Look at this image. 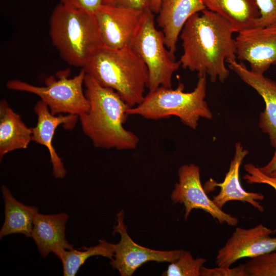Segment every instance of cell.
<instances>
[{
  "label": "cell",
  "mask_w": 276,
  "mask_h": 276,
  "mask_svg": "<svg viewBox=\"0 0 276 276\" xmlns=\"http://www.w3.org/2000/svg\"><path fill=\"white\" fill-rule=\"evenodd\" d=\"M34 111L37 116V122L35 127H31L32 141L43 145L48 149L54 176L56 178H63L66 171L52 144L53 137L56 128L60 125L65 129H73L79 116L71 114L53 115L48 106L41 100L34 105Z\"/></svg>",
  "instance_id": "cell-13"
},
{
  "label": "cell",
  "mask_w": 276,
  "mask_h": 276,
  "mask_svg": "<svg viewBox=\"0 0 276 276\" xmlns=\"http://www.w3.org/2000/svg\"><path fill=\"white\" fill-rule=\"evenodd\" d=\"M260 16L256 28H261L276 23V0H256Z\"/></svg>",
  "instance_id": "cell-24"
},
{
  "label": "cell",
  "mask_w": 276,
  "mask_h": 276,
  "mask_svg": "<svg viewBox=\"0 0 276 276\" xmlns=\"http://www.w3.org/2000/svg\"><path fill=\"white\" fill-rule=\"evenodd\" d=\"M269 176L276 178V171L270 174Z\"/></svg>",
  "instance_id": "cell-31"
},
{
  "label": "cell",
  "mask_w": 276,
  "mask_h": 276,
  "mask_svg": "<svg viewBox=\"0 0 276 276\" xmlns=\"http://www.w3.org/2000/svg\"><path fill=\"white\" fill-rule=\"evenodd\" d=\"M234 32L231 24L215 12L206 9L195 14L180 34L181 65L196 72L198 77L208 75L211 82H224L229 75L225 62L237 59Z\"/></svg>",
  "instance_id": "cell-1"
},
{
  "label": "cell",
  "mask_w": 276,
  "mask_h": 276,
  "mask_svg": "<svg viewBox=\"0 0 276 276\" xmlns=\"http://www.w3.org/2000/svg\"><path fill=\"white\" fill-rule=\"evenodd\" d=\"M103 4L145 10L150 9V0H103Z\"/></svg>",
  "instance_id": "cell-28"
},
{
  "label": "cell",
  "mask_w": 276,
  "mask_h": 276,
  "mask_svg": "<svg viewBox=\"0 0 276 276\" xmlns=\"http://www.w3.org/2000/svg\"><path fill=\"white\" fill-rule=\"evenodd\" d=\"M84 85L89 108L79 118L83 132L94 146L118 150L135 149L139 137L124 126L130 107L114 90L101 85L86 73Z\"/></svg>",
  "instance_id": "cell-2"
},
{
  "label": "cell",
  "mask_w": 276,
  "mask_h": 276,
  "mask_svg": "<svg viewBox=\"0 0 276 276\" xmlns=\"http://www.w3.org/2000/svg\"><path fill=\"white\" fill-rule=\"evenodd\" d=\"M161 1L162 0H150V9L153 13H158Z\"/></svg>",
  "instance_id": "cell-30"
},
{
  "label": "cell",
  "mask_w": 276,
  "mask_h": 276,
  "mask_svg": "<svg viewBox=\"0 0 276 276\" xmlns=\"http://www.w3.org/2000/svg\"><path fill=\"white\" fill-rule=\"evenodd\" d=\"M31 128L28 127L20 115L7 101H0V160L8 153L27 148L32 141Z\"/></svg>",
  "instance_id": "cell-18"
},
{
  "label": "cell",
  "mask_w": 276,
  "mask_h": 276,
  "mask_svg": "<svg viewBox=\"0 0 276 276\" xmlns=\"http://www.w3.org/2000/svg\"><path fill=\"white\" fill-rule=\"evenodd\" d=\"M116 244L108 242L105 240H99L94 246H82L80 250L63 249L56 256L62 263L64 276H74L86 260L94 256H102L111 260L114 256Z\"/></svg>",
  "instance_id": "cell-21"
},
{
  "label": "cell",
  "mask_w": 276,
  "mask_h": 276,
  "mask_svg": "<svg viewBox=\"0 0 276 276\" xmlns=\"http://www.w3.org/2000/svg\"><path fill=\"white\" fill-rule=\"evenodd\" d=\"M69 216L65 213L55 215L37 213L31 238L43 258L53 252L57 256L63 249H73L65 238V224Z\"/></svg>",
  "instance_id": "cell-17"
},
{
  "label": "cell",
  "mask_w": 276,
  "mask_h": 276,
  "mask_svg": "<svg viewBox=\"0 0 276 276\" xmlns=\"http://www.w3.org/2000/svg\"><path fill=\"white\" fill-rule=\"evenodd\" d=\"M206 9L203 0H162L156 22L173 59H175L176 43L185 25L192 16Z\"/></svg>",
  "instance_id": "cell-16"
},
{
  "label": "cell",
  "mask_w": 276,
  "mask_h": 276,
  "mask_svg": "<svg viewBox=\"0 0 276 276\" xmlns=\"http://www.w3.org/2000/svg\"><path fill=\"white\" fill-rule=\"evenodd\" d=\"M130 46L147 67L149 91L161 86L172 87L173 74L179 68L181 63L171 57L165 44L164 34L156 28L154 14L150 9L144 10Z\"/></svg>",
  "instance_id": "cell-6"
},
{
  "label": "cell",
  "mask_w": 276,
  "mask_h": 276,
  "mask_svg": "<svg viewBox=\"0 0 276 276\" xmlns=\"http://www.w3.org/2000/svg\"><path fill=\"white\" fill-rule=\"evenodd\" d=\"M144 11L102 4L95 15L105 46L118 49L130 45Z\"/></svg>",
  "instance_id": "cell-12"
},
{
  "label": "cell",
  "mask_w": 276,
  "mask_h": 276,
  "mask_svg": "<svg viewBox=\"0 0 276 276\" xmlns=\"http://www.w3.org/2000/svg\"><path fill=\"white\" fill-rule=\"evenodd\" d=\"M206 8L225 19L235 32L257 26L260 16L256 0H203Z\"/></svg>",
  "instance_id": "cell-19"
},
{
  "label": "cell",
  "mask_w": 276,
  "mask_h": 276,
  "mask_svg": "<svg viewBox=\"0 0 276 276\" xmlns=\"http://www.w3.org/2000/svg\"><path fill=\"white\" fill-rule=\"evenodd\" d=\"M124 212L121 211L117 217V223L113 234H120L121 239L116 244L110 265L121 276H131L144 263L149 261L170 262L175 261L184 250H158L143 247L135 243L127 232L124 223Z\"/></svg>",
  "instance_id": "cell-9"
},
{
  "label": "cell",
  "mask_w": 276,
  "mask_h": 276,
  "mask_svg": "<svg viewBox=\"0 0 276 276\" xmlns=\"http://www.w3.org/2000/svg\"><path fill=\"white\" fill-rule=\"evenodd\" d=\"M69 71L57 73L58 79L50 76L45 86H37L19 80H10L6 83L11 90L32 93L38 96L49 107L53 115L66 113L78 116L86 112L89 103L83 90L86 74L82 68L79 73L68 78Z\"/></svg>",
  "instance_id": "cell-7"
},
{
  "label": "cell",
  "mask_w": 276,
  "mask_h": 276,
  "mask_svg": "<svg viewBox=\"0 0 276 276\" xmlns=\"http://www.w3.org/2000/svg\"><path fill=\"white\" fill-rule=\"evenodd\" d=\"M178 181L175 185L171 194L174 203L183 204L185 208V219L186 220L194 209L202 210L209 214L220 224L226 223L236 226L239 220L218 208L206 194L202 187L200 168L194 164H185L178 170Z\"/></svg>",
  "instance_id": "cell-8"
},
{
  "label": "cell",
  "mask_w": 276,
  "mask_h": 276,
  "mask_svg": "<svg viewBox=\"0 0 276 276\" xmlns=\"http://www.w3.org/2000/svg\"><path fill=\"white\" fill-rule=\"evenodd\" d=\"M248 153L247 150L244 148L240 143H236L234 155L223 181L217 182L210 179L205 183L203 188L206 192H210L216 187L220 188L219 193L212 198L213 202L220 209H222L227 202L239 201L247 202L259 212H264V208L259 202L264 199V195L260 193L246 191L240 182V168Z\"/></svg>",
  "instance_id": "cell-14"
},
{
  "label": "cell",
  "mask_w": 276,
  "mask_h": 276,
  "mask_svg": "<svg viewBox=\"0 0 276 276\" xmlns=\"http://www.w3.org/2000/svg\"><path fill=\"white\" fill-rule=\"evenodd\" d=\"M274 148L275 151L271 160L264 166L258 167L263 173L267 175L276 171V146Z\"/></svg>",
  "instance_id": "cell-29"
},
{
  "label": "cell",
  "mask_w": 276,
  "mask_h": 276,
  "mask_svg": "<svg viewBox=\"0 0 276 276\" xmlns=\"http://www.w3.org/2000/svg\"><path fill=\"white\" fill-rule=\"evenodd\" d=\"M245 264L231 268L228 266H218L215 268H206L203 266L200 271V276H248Z\"/></svg>",
  "instance_id": "cell-26"
},
{
  "label": "cell",
  "mask_w": 276,
  "mask_h": 276,
  "mask_svg": "<svg viewBox=\"0 0 276 276\" xmlns=\"http://www.w3.org/2000/svg\"><path fill=\"white\" fill-rule=\"evenodd\" d=\"M244 169L247 172L244 177L246 182L250 184L263 183L268 185L276 190V178L263 173L258 167L252 163H247L245 165ZM276 233V229L273 230Z\"/></svg>",
  "instance_id": "cell-25"
},
{
  "label": "cell",
  "mask_w": 276,
  "mask_h": 276,
  "mask_svg": "<svg viewBox=\"0 0 276 276\" xmlns=\"http://www.w3.org/2000/svg\"><path fill=\"white\" fill-rule=\"evenodd\" d=\"M245 265L249 276H276V250L251 258Z\"/></svg>",
  "instance_id": "cell-23"
},
{
  "label": "cell",
  "mask_w": 276,
  "mask_h": 276,
  "mask_svg": "<svg viewBox=\"0 0 276 276\" xmlns=\"http://www.w3.org/2000/svg\"><path fill=\"white\" fill-rule=\"evenodd\" d=\"M206 259L203 258L195 259L191 254L183 250L179 257L171 263L167 270L163 274L166 276H199L200 271Z\"/></svg>",
  "instance_id": "cell-22"
},
{
  "label": "cell",
  "mask_w": 276,
  "mask_h": 276,
  "mask_svg": "<svg viewBox=\"0 0 276 276\" xmlns=\"http://www.w3.org/2000/svg\"><path fill=\"white\" fill-rule=\"evenodd\" d=\"M61 4L74 8L95 13L103 0H60Z\"/></svg>",
  "instance_id": "cell-27"
},
{
  "label": "cell",
  "mask_w": 276,
  "mask_h": 276,
  "mask_svg": "<svg viewBox=\"0 0 276 276\" xmlns=\"http://www.w3.org/2000/svg\"><path fill=\"white\" fill-rule=\"evenodd\" d=\"M272 230L262 224L249 228L238 227L218 251L217 266L230 267L237 261L254 258L276 250V237H271Z\"/></svg>",
  "instance_id": "cell-10"
},
{
  "label": "cell",
  "mask_w": 276,
  "mask_h": 276,
  "mask_svg": "<svg viewBox=\"0 0 276 276\" xmlns=\"http://www.w3.org/2000/svg\"><path fill=\"white\" fill-rule=\"evenodd\" d=\"M49 24L53 44L70 65L83 68L105 46L94 13L60 3Z\"/></svg>",
  "instance_id": "cell-3"
},
{
  "label": "cell",
  "mask_w": 276,
  "mask_h": 276,
  "mask_svg": "<svg viewBox=\"0 0 276 276\" xmlns=\"http://www.w3.org/2000/svg\"><path fill=\"white\" fill-rule=\"evenodd\" d=\"M228 67L263 98L265 108L260 114L259 126L268 135L271 146H276V81L248 69L236 60L227 61Z\"/></svg>",
  "instance_id": "cell-15"
},
{
  "label": "cell",
  "mask_w": 276,
  "mask_h": 276,
  "mask_svg": "<svg viewBox=\"0 0 276 276\" xmlns=\"http://www.w3.org/2000/svg\"><path fill=\"white\" fill-rule=\"evenodd\" d=\"M235 43L237 59L248 62L254 73L264 74L276 65V23L240 32Z\"/></svg>",
  "instance_id": "cell-11"
},
{
  "label": "cell",
  "mask_w": 276,
  "mask_h": 276,
  "mask_svg": "<svg viewBox=\"0 0 276 276\" xmlns=\"http://www.w3.org/2000/svg\"><path fill=\"white\" fill-rule=\"evenodd\" d=\"M1 190L5 202V221L0 231V238L14 234L31 237L34 219L38 208L17 200L4 185Z\"/></svg>",
  "instance_id": "cell-20"
},
{
  "label": "cell",
  "mask_w": 276,
  "mask_h": 276,
  "mask_svg": "<svg viewBox=\"0 0 276 276\" xmlns=\"http://www.w3.org/2000/svg\"><path fill=\"white\" fill-rule=\"evenodd\" d=\"M183 84L177 87L159 86L149 91L136 106L130 107L128 115H137L158 120L175 116L186 126L195 130L200 119L211 120L213 113L205 101L206 76L199 77L196 85L190 92L184 91Z\"/></svg>",
  "instance_id": "cell-5"
},
{
  "label": "cell",
  "mask_w": 276,
  "mask_h": 276,
  "mask_svg": "<svg viewBox=\"0 0 276 276\" xmlns=\"http://www.w3.org/2000/svg\"><path fill=\"white\" fill-rule=\"evenodd\" d=\"M83 68L101 85L117 92L130 107L145 97L148 68L130 45L118 49L104 46Z\"/></svg>",
  "instance_id": "cell-4"
}]
</instances>
